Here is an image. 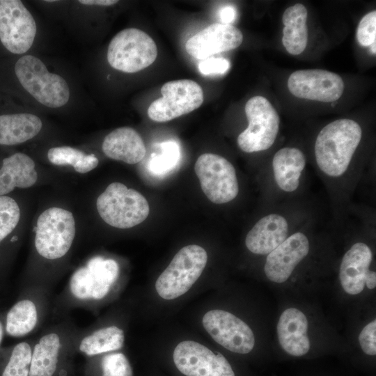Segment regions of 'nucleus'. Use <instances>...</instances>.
I'll return each instance as SVG.
<instances>
[{
    "instance_id": "17",
    "label": "nucleus",
    "mask_w": 376,
    "mask_h": 376,
    "mask_svg": "<svg viewBox=\"0 0 376 376\" xmlns=\"http://www.w3.org/2000/svg\"><path fill=\"white\" fill-rule=\"evenodd\" d=\"M125 333L116 323L98 321L77 329L75 338V353L87 358L118 351L124 346Z\"/></svg>"
},
{
    "instance_id": "26",
    "label": "nucleus",
    "mask_w": 376,
    "mask_h": 376,
    "mask_svg": "<svg viewBox=\"0 0 376 376\" xmlns=\"http://www.w3.org/2000/svg\"><path fill=\"white\" fill-rule=\"evenodd\" d=\"M39 117L29 113L0 115V144L13 146L26 142L41 130Z\"/></svg>"
},
{
    "instance_id": "11",
    "label": "nucleus",
    "mask_w": 376,
    "mask_h": 376,
    "mask_svg": "<svg viewBox=\"0 0 376 376\" xmlns=\"http://www.w3.org/2000/svg\"><path fill=\"white\" fill-rule=\"evenodd\" d=\"M194 171L203 193L211 202L226 203L237 196L239 185L235 169L224 157L204 153L197 159Z\"/></svg>"
},
{
    "instance_id": "2",
    "label": "nucleus",
    "mask_w": 376,
    "mask_h": 376,
    "mask_svg": "<svg viewBox=\"0 0 376 376\" xmlns=\"http://www.w3.org/2000/svg\"><path fill=\"white\" fill-rule=\"evenodd\" d=\"M78 327L70 316L46 324L34 336L29 376H65L75 355Z\"/></svg>"
},
{
    "instance_id": "4",
    "label": "nucleus",
    "mask_w": 376,
    "mask_h": 376,
    "mask_svg": "<svg viewBox=\"0 0 376 376\" xmlns=\"http://www.w3.org/2000/svg\"><path fill=\"white\" fill-rule=\"evenodd\" d=\"M75 233L71 212L57 207L45 210L37 220L33 242L36 255L46 263L64 260L72 247Z\"/></svg>"
},
{
    "instance_id": "1",
    "label": "nucleus",
    "mask_w": 376,
    "mask_h": 376,
    "mask_svg": "<svg viewBox=\"0 0 376 376\" xmlns=\"http://www.w3.org/2000/svg\"><path fill=\"white\" fill-rule=\"evenodd\" d=\"M120 267L113 258L94 255L76 268L65 286L54 296L53 321L69 316L74 309L95 313L117 290Z\"/></svg>"
},
{
    "instance_id": "3",
    "label": "nucleus",
    "mask_w": 376,
    "mask_h": 376,
    "mask_svg": "<svg viewBox=\"0 0 376 376\" xmlns=\"http://www.w3.org/2000/svg\"><path fill=\"white\" fill-rule=\"evenodd\" d=\"M362 137L354 120L343 118L324 126L317 136L315 157L320 170L331 178L342 176L348 169Z\"/></svg>"
},
{
    "instance_id": "31",
    "label": "nucleus",
    "mask_w": 376,
    "mask_h": 376,
    "mask_svg": "<svg viewBox=\"0 0 376 376\" xmlns=\"http://www.w3.org/2000/svg\"><path fill=\"white\" fill-rule=\"evenodd\" d=\"M160 153L152 155L148 168L154 174L162 175L176 166L180 159V149L176 142L168 141L159 144Z\"/></svg>"
},
{
    "instance_id": "13",
    "label": "nucleus",
    "mask_w": 376,
    "mask_h": 376,
    "mask_svg": "<svg viewBox=\"0 0 376 376\" xmlns=\"http://www.w3.org/2000/svg\"><path fill=\"white\" fill-rule=\"evenodd\" d=\"M36 24L19 0H0V40L11 53L21 54L32 46Z\"/></svg>"
},
{
    "instance_id": "20",
    "label": "nucleus",
    "mask_w": 376,
    "mask_h": 376,
    "mask_svg": "<svg viewBox=\"0 0 376 376\" xmlns=\"http://www.w3.org/2000/svg\"><path fill=\"white\" fill-rule=\"evenodd\" d=\"M289 224L282 215L272 213L259 219L246 236V248L253 253L267 255L288 235Z\"/></svg>"
},
{
    "instance_id": "36",
    "label": "nucleus",
    "mask_w": 376,
    "mask_h": 376,
    "mask_svg": "<svg viewBox=\"0 0 376 376\" xmlns=\"http://www.w3.org/2000/svg\"><path fill=\"white\" fill-rule=\"evenodd\" d=\"M219 15L221 24H230L235 19L236 10L231 6H226L221 8Z\"/></svg>"
},
{
    "instance_id": "24",
    "label": "nucleus",
    "mask_w": 376,
    "mask_h": 376,
    "mask_svg": "<svg viewBox=\"0 0 376 376\" xmlns=\"http://www.w3.org/2000/svg\"><path fill=\"white\" fill-rule=\"evenodd\" d=\"M35 166L33 160L24 153L17 152L4 158L0 168V196L16 187H32L38 180Z\"/></svg>"
},
{
    "instance_id": "9",
    "label": "nucleus",
    "mask_w": 376,
    "mask_h": 376,
    "mask_svg": "<svg viewBox=\"0 0 376 376\" xmlns=\"http://www.w3.org/2000/svg\"><path fill=\"white\" fill-rule=\"evenodd\" d=\"M157 56L152 38L143 31L130 28L118 32L111 40L107 61L114 69L133 73L150 65Z\"/></svg>"
},
{
    "instance_id": "40",
    "label": "nucleus",
    "mask_w": 376,
    "mask_h": 376,
    "mask_svg": "<svg viewBox=\"0 0 376 376\" xmlns=\"http://www.w3.org/2000/svg\"><path fill=\"white\" fill-rule=\"evenodd\" d=\"M370 52L372 54H375L376 48H375V42L373 43L370 47Z\"/></svg>"
},
{
    "instance_id": "16",
    "label": "nucleus",
    "mask_w": 376,
    "mask_h": 376,
    "mask_svg": "<svg viewBox=\"0 0 376 376\" xmlns=\"http://www.w3.org/2000/svg\"><path fill=\"white\" fill-rule=\"evenodd\" d=\"M288 87L297 97L331 102L341 97L344 82L340 75L327 70H299L290 75Z\"/></svg>"
},
{
    "instance_id": "34",
    "label": "nucleus",
    "mask_w": 376,
    "mask_h": 376,
    "mask_svg": "<svg viewBox=\"0 0 376 376\" xmlns=\"http://www.w3.org/2000/svg\"><path fill=\"white\" fill-rule=\"evenodd\" d=\"M230 68V62L224 58H207L198 64V70L202 75H224Z\"/></svg>"
},
{
    "instance_id": "39",
    "label": "nucleus",
    "mask_w": 376,
    "mask_h": 376,
    "mask_svg": "<svg viewBox=\"0 0 376 376\" xmlns=\"http://www.w3.org/2000/svg\"><path fill=\"white\" fill-rule=\"evenodd\" d=\"M5 331V324L0 320V345L2 343Z\"/></svg>"
},
{
    "instance_id": "30",
    "label": "nucleus",
    "mask_w": 376,
    "mask_h": 376,
    "mask_svg": "<svg viewBox=\"0 0 376 376\" xmlns=\"http://www.w3.org/2000/svg\"><path fill=\"white\" fill-rule=\"evenodd\" d=\"M90 359L98 366L100 376H133L131 364L123 352L115 351Z\"/></svg>"
},
{
    "instance_id": "8",
    "label": "nucleus",
    "mask_w": 376,
    "mask_h": 376,
    "mask_svg": "<svg viewBox=\"0 0 376 376\" xmlns=\"http://www.w3.org/2000/svg\"><path fill=\"white\" fill-rule=\"evenodd\" d=\"M206 251L196 244L182 248L155 283L158 295L164 299H173L186 293L205 267Z\"/></svg>"
},
{
    "instance_id": "28",
    "label": "nucleus",
    "mask_w": 376,
    "mask_h": 376,
    "mask_svg": "<svg viewBox=\"0 0 376 376\" xmlns=\"http://www.w3.org/2000/svg\"><path fill=\"white\" fill-rule=\"evenodd\" d=\"M49 161L58 166H72L75 171L86 173L98 165V159L93 155H86L77 148L60 146L50 148L47 152Z\"/></svg>"
},
{
    "instance_id": "32",
    "label": "nucleus",
    "mask_w": 376,
    "mask_h": 376,
    "mask_svg": "<svg viewBox=\"0 0 376 376\" xmlns=\"http://www.w3.org/2000/svg\"><path fill=\"white\" fill-rule=\"evenodd\" d=\"M20 218L17 202L7 196H0V243L15 228Z\"/></svg>"
},
{
    "instance_id": "23",
    "label": "nucleus",
    "mask_w": 376,
    "mask_h": 376,
    "mask_svg": "<svg viewBox=\"0 0 376 376\" xmlns=\"http://www.w3.org/2000/svg\"><path fill=\"white\" fill-rule=\"evenodd\" d=\"M102 148L108 157L129 164L139 163L146 153L141 136L130 127H118L109 133L104 137Z\"/></svg>"
},
{
    "instance_id": "27",
    "label": "nucleus",
    "mask_w": 376,
    "mask_h": 376,
    "mask_svg": "<svg viewBox=\"0 0 376 376\" xmlns=\"http://www.w3.org/2000/svg\"><path fill=\"white\" fill-rule=\"evenodd\" d=\"M307 16L306 8L301 3L290 6L283 14L282 42L286 51L292 55L300 54L307 45Z\"/></svg>"
},
{
    "instance_id": "19",
    "label": "nucleus",
    "mask_w": 376,
    "mask_h": 376,
    "mask_svg": "<svg viewBox=\"0 0 376 376\" xmlns=\"http://www.w3.org/2000/svg\"><path fill=\"white\" fill-rule=\"evenodd\" d=\"M309 246L308 239L303 233L288 237L267 256L264 270L267 279L278 283L285 282L308 255Z\"/></svg>"
},
{
    "instance_id": "15",
    "label": "nucleus",
    "mask_w": 376,
    "mask_h": 376,
    "mask_svg": "<svg viewBox=\"0 0 376 376\" xmlns=\"http://www.w3.org/2000/svg\"><path fill=\"white\" fill-rule=\"evenodd\" d=\"M210 336L226 349L239 354L250 352L255 345L251 328L239 318L223 310H211L202 320Z\"/></svg>"
},
{
    "instance_id": "25",
    "label": "nucleus",
    "mask_w": 376,
    "mask_h": 376,
    "mask_svg": "<svg viewBox=\"0 0 376 376\" xmlns=\"http://www.w3.org/2000/svg\"><path fill=\"white\" fill-rule=\"evenodd\" d=\"M306 164V159L301 150L292 147L279 150L272 159L274 178L277 186L285 192L297 190Z\"/></svg>"
},
{
    "instance_id": "37",
    "label": "nucleus",
    "mask_w": 376,
    "mask_h": 376,
    "mask_svg": "<svg viewBox=\"0 0 376 376\" xmlns=\"http://www.w3.org/2000/svg\"><path fill=\"white\" fill-rule=\"evenodd\" d=\"M79 3L84 5H95V6H109L116 4L118 2L116 0H79Z\"/></svg>"
},
{
    "instance_id": "22",
    "label": "nucleus",
    "mask_w": 376,
    "mask_h": 376,
    "mask_svg": "<svg viewBox=\"0 0 376 376\" xmlns=\"http://www.w3.org/2000/svg\"><path fill=\"white\" fill-rule=\"evenodd\" d=\"M308 321L299 309L290 308L280 316L277 324L279 341L282 348L289 354L299 357L310 349L307 335Z\"/></svg>"
},
{
    "instance_id": "6",
    "label": "nucleus",
    "mask_w": 376,
    "mask_h": 376,
    "mask_svg": "<svg viewBox=\"0 0 376 376\" xmlns=\"http://www.w3.org/2000/svg\"><path fill=\"white\" fill-rule=\"evenodd\" d=\"M15 72L22 87L44 106L58 108L68 102L70 88L66 81L49 72L40 58L29 54L20 57Z\"/></svg>"
},
{
    "instance_id": "38",
    "label": "nucleus",
    "mask_w": 376,
    "mask_h": 376,
    "mask_svg": "<svg viewBox=\"0 0 376 376\" xmlns=\"http://www.w3.org/2000/svg\"><path fill=\"white\" fill-rule=\"evenodd\" d=\"M366 285L369 289H373L376 286V273L373 271H369L366 279Z\"/></svg>"
},
{
    "instance_id": "7",
    "label": "nucleus",
    "mask_w": 376,
    "mask_h": 376,
    "mask_svg": "<svg viewBox=\"0 0 376 376\" xmlns=\"http://www.w3.org/2000/svg\"><path fill=\"white\" fill-rule=\"evenodd\" d=\"M96 207L105 223L120 229L141 224L150 212L148 203L141 193L117 182L111 183L98 196Z\"/></svg>"
},
{
    "instance_id": "12",
    "label": "nucleus",
    "mask_w": 376,
    "mask_h": 376,
    "mask_svg": "<svg viewBox=\"0 0 376 376\" xmlns=\"http://www.w3.org/2000/svg\"><path fill=\"white\" fill-rule=\"evenodd\" d=\"M162 97L148 109V117L156 122H166L198 109L204 100L201 86L190 79L166 82L161 88Z\"/></svg>"
},
{
    "instance_id": "10",
    "label": "nucleus",
    "mask_w": 376,
    "mask_h": 376,
    "mask_svg": "<svg viewBox=\"0 0 376 376\" xmlns=\"http://www.w3.org/2000/svg\"><path fill=\"white\" fill-rule=\"evenodd\" d=\"M244 110L249 125L237 137L239 148L248 153L269 149L279 133L278 113L269 100L259 95L250 98Z\"/></svg>"
},
{
    "instance_id": "21",
    "label": "nucleus",
    "mask_w": 376,
    "mask_h": 376,
    "mask_svg": "<svg viewBox=\"0 0 376 376\" xmlns=\"http://www.w3.org/2000/svg\"><path fill=\"white\" fill-rule=\"evenodd\" d=\"M372 260V251L363 242L354 244L345 253L340 265L339 279L347 293L357 295L363 290Z\"/></svg>"
},
{
    "instance_id": "14",
    "label": "nucleus",
    "mask_w": 376,
    "mask_h": 376,
    "mask_svg": "<svg viewBox=\"0 0 376 376\" xmlns=\"http://www.w3.org/2000/svg\"><path fill=\"white\" fill-rule=\"evenodd\" d=\"M173 358L178 370L186 376H235L224 356L193 340L178 344Z\"/></svg>"
},
{
    "instance_id": "18",
    "label": "nucleus",
    "mask_w": 376,
    "mask_h": 376,
    "mask_svg": "<svg viewBox=\"0 0 376 376\" xmlns=\"http://www.w3.org/2000/svg\"><path fill=\"white\" fill-rule=\"evenodd\" d=\"M242 40L243 35L237 27L214 23L190 38L185 49L194 58L204 60L215 54L237 48Z\"/></svg>"
},
{
    "instance_id": "5",
    "label": "nucleus",
    "mask_w": 376,
    "mask_h": 376,
    "mask_svg": "<svg viewBox=\"0 0 376 376\" xmlns=\"http://www.w3.org/2000/svg\"><path fill=\"white\" fill-rule=\"evenodd\" d=\"M52 290L40 285H26L6 314V333L13 338H24L39 332L51 317Z\"/></svg>"
},
{
    "instance_id": "33",
    "label": "nucleus",
    "mask_w": 376,
    "mask_h": 376,
    "mask_svg": "<svg viewBox=\"0 0 376 376\" xmlns=\"http://www.w3.org/2000/svg\"><path fill=\"white\" fill-rule=\"evenodd\" d=\"M357 38L363 47L370 46L376 39V11L366 14L360 21L357 30Z\"/></svg>"
},
{
    "instance_id": "29",
    "label": "nucleus",
    "mask_w": 376,
    "mask_h": 376,
    "mask_svg": "<svg viewBox=\"0 0 376 376\" xmlns=\"http://www.w3.org/2000/svg\"><path fill=\"white\" fill-rule=\"evenodd\" d=\"M33 341L34 336L10 349L0 376H29Z\"/></svg>"
},
{
    "instance_id": "35",
    "label": "nucleus",
    "mask_w": 376,
    "mask_h": 376,
    "mask_svg": "<svg viewBox=\"0 0 376 376\" xmlns=\"http://www.w3.org/2000/svg\"><path fill=\"white\" fill-rule=\"evenodd\" d=\"M359 341L362 350L368 355L376 354V320H374L361 331Z\"/></svg>"
}]
</instances>
